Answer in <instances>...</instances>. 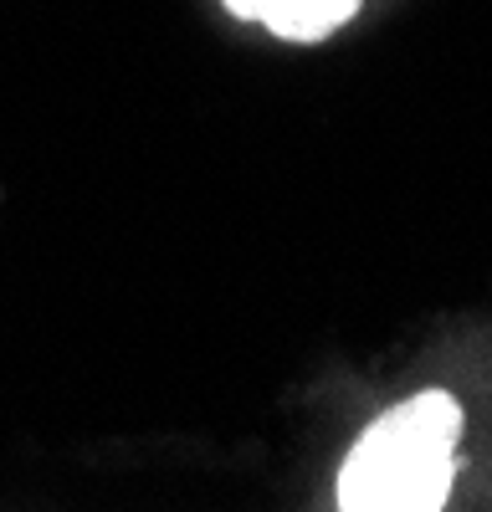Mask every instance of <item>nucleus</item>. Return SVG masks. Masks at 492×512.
I'll return each mask as SVG.
<instances>
[{"mask_svg": "<svg viewBox=\"0 0 492 512\" xmlns=\"http://www.w3.org/2000/svg\"><path fill=\"white\" fill-rule=\"evenodd\" d=\"M236 21H262L282 41H323L354 21L359 0H226Z\"/></svg>", "mask_w": 492, "mask_h": 512, "instance_id": "obj_2", "label": "nucleus"}, {"mask_svg": "<svg viewBox=\"0 0 492 512\" xmlns=\"http://www.w3.org/2000/svg\"><path fill=\"white\" fill-rule=\"evenodd\" d=\"M462 405L446 390L385 410L339 466L334 507L344 512H436L457 482Z\"/></svg>", "mask_w": 492, "mask_h": 512, "instance_id": "obj_1", "label": "nucleus"}]
</instances>
